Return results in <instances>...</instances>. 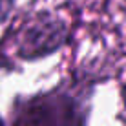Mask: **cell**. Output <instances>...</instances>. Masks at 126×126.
<instances>
[{
  "instance_id": "obj_1",
  "label": "cell",
  "mask_w": 126,
  "mask_h": 126,
  "mask_svg": "<svg viewBox=\"0 0 126 126\" xmlns=\"http://www.w3.org/2000/svg\"><path fill=\"white\" fill-rule=\"evenodd\" d=\"M92 86L62 82L55 88L18 99L11 126H86L90 117Z\"/></svg>"
},
{
  "instance_id": "obj_5",
  "label": "cell",
  "mask_w": 126,
  "mask_h": 126,
  "mask_svg": "<svg viewBox=\"0 0 126 126\" xmlns=\"http://www.w3.org/2000/svg\"><path fill=\"white\" fill-rule=\"evenodd\" d=\"M124 2H126V0H124Z\"/></svg>"
},
{
  "instance_id": "obj_2",
  "label": "cell",
  "mask_w": 126,
  "mask_h": 126,
  "mask_svg": "<svg viewBox=\"0 0 126 126\" xmlns=\"http://www.w3.org/2000/svg\"><path fill=\"white\" fill-rule=\"evenodd\" d=\"M69 40V26L53 11H40L31 16L16 38V57L24 62H37L60 51Z\"/></svg>"
},
{
  "instance_id": "obj_4",
  "label": "cell",
  "mask_w": 126,
  "mask_h": 126,
  "mask_svg": "<svg viewBox=\"0 0 126 126\" xmlns=\"http://www.w3.org/2000/svg\"><path fill=\"white\" fill-rule=\"evenodd\" d=\"M0 126H6V121H4V117L0 115Z\"/></svg>"
},
{
  "instance_id": "obj_3",
  "label": "cell",
  "mask_w": 126,
  "mask_h": 126,
  "mask_svg": "<svg viewBox=\"0 0 126 126\" xmlns=\"http://www.w3.org/2000/svg\"><path fill=\"white\" fill-rule=\"evenodd\" d=\"M15 9V0H0V24L6 22Z\"/></svg>"
}]
</instances>
